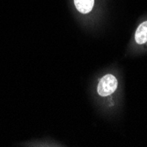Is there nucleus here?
Listing matches in <instances>:
<instances>
[{
	"instance_id": "obj_1",
	"label": "nucleus",
	"mask_w": 147,
	"mask_h": 147,
	"mask_svg": "<svg viewBox=\"0 0 147 147\" xmlns=\"http://www.w3.org/2000/svg\"><path fill=\"white\" fill-rule=\"evenodd\" d=\"M118 86V81L116 78L112 74L104 75L98 83L97 92L98 94L101 97H106L112 94L115 92Z\"/></svg>"
},
{
	"instance_id": "obj_2",
	"label": "nucleus",
	"mask_w": 147,
	"mask_h": 147,
	"mask_svg": "<svg viewBox=\"0 0 147 147\" xmlns=\"http://www.w3.org/2000/svg\"><path fill=\"white\" fill-rule=\"evenodd\" d=\"M72 5L77 13L87 15L94 8L95 0H72Z\"/></svg>"
},
{
	"instance_id": "obj_3",
	"label": "nucleus",
	"mask_w": 147,
	"mask_h": 147,
	"mask_svg": "<svg viewBox=\"0 0 147 147\" xmlns=\"http://www.w3.org/2000/svg\"><path fill=\"white\" fill-rule=\"evenodd\" d=\"M135 41L138 44H144L147 42V20L142 22L136 30Z\"/></svg>"
}]
</instances>
